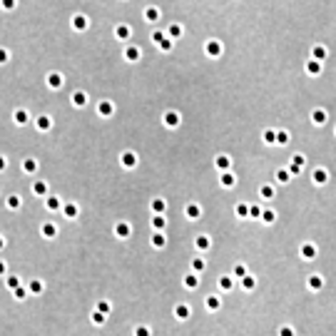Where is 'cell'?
Segmentation results:
<instances>
[{"instance_id":"cell-31","label":"cell","mask_w":336,"mask_h":336,"mask_svg":"<svg viewBox=\"0 0 336 336\" xmlns=\"http://www.w3.org/2000/svg\"><path fill=\"white\" fill-rule=\"evenodd\" d=\"M95 309H97V311H102V314H107V316H110V314H112V301H110V299H100V301H97V304H95Z\"/></svg>"},{"instance_id":"cell-6","label":"cell","mask_w":336,"mask_h":336,"mask_svg":"<svg viewBox=\"0 0 336 336\" xmlns=\"http://www.w3.org/2000/svg\"><path fill=\"white\" fill-rule=\"evenodd\" d=\"M134 35V28L130 23H120V25H115V38L117 40H122V43H130Z\"/></svg>"},{"instance_id":"cell-16","label":"cell","mask_w":336,"mask_h":336,"mask_svg":"<svg viewBox=\"0 0 336 336\" xmlns=\"http://www.w3.org/2000/svg\"><path fill=\"white\" fill-rule=\"evenodd\" d=\"M214 167H217L219 172H229V170H232V157H229L227 152H219V154L214 157Z\"/></svg>"},{"instance_id":"cell-37","label":"cell","mask_w":336,"mask_h":336,"mask_svg":"<svg viewBox=\"0 0 336 336\" xmlns=\"http://www.w3.org/2000/svg\"><path fill=\"white\" fill-rule=\"evenodd\" d=\"M279 336H296V329L286 324V326H281V329H279Z\"/></svg>"},{"instance_id":"cell-15","label":"cell","mask_w":336,"mask_h":336,"mask_svg":"<svg viewBox=\"0 0 336 336\" xmlns=\"http://www.w3.org/2000/svg\"><path fill=\"white\" fill-rule=\"evenodd\" d=\"M60 214H63L65 219H77V217H80V204H77V202H63Z\"/></svg>"},{"instance_id":"cell-22","label":"cell","mask_w":336,"mask_h":336,"mask_svg":"<svg viewBox=\"0 0 336 336\" xmlns=\"http://www.w3.org/2000/svg\"><path fill=\"white\" fill-rule=\"evenodd\" d=\"M324 286H326L324 274H311V276H309V289H311V291H321Z\"/></svg>"},{"instance_id":"cell-18","label":"cell","mask_w":336,"mask_h":336,"mask_svg":"<svg viewBox=\"0 0 336 336\" xmlns=\"http://www.w3.org/2000/svg\"><path fill=\"white\" fill-rule=\"evenodd\" d=\"M200 274H197V271H187V274H185V289H187V291H195V289H200Z\"/></svg>"},{"instance_id":"cell-7","label":"cell","mask_w":336,"mask_h":336,"mask_svg":"<svg viewBox=\"0 0 336 336\" xmlns=\"http://www.w3.org/2000/svg\"><path fill=\"white\" fill-rule=\"evenodd\" d=\"M120 164H122L125 170H134V167L139 164V157H137V152H134V149H125V152L120 154Z\"/></svg>"},{"instance_id":"cell-26","label":"cell","mask_w":336,"mask_h":336,"mask_svg":"<svg viewBox=\"0 0 336 336\" xmlns=\"http://www.w3.org/2000/svg\"><path fill=\"white\" fill-rule=\"evenodd\" d=\"M167 224H170L167 214H152V229H157V232H164V229H167Z\"/></svg>"},{"instance_id":"cell-17","label":"cell","mask_w":336,"mask_h":336,"mask_svg":"<svg viewBox=\"0 0 336 336\" xmlns=\"http://www.w3.org/2000/svg\"><path fill=\"white\" fill-rule=\"evenodd\" d=\"M112 232H115L120 239H130V237H132V232H134V227L130 224V222H117Z\"/></svg>"},{"instance_id":"cell-28","label":"cell","mask_w":336,"mask_h":336,"mask_svg":"<svg viewBox=\"0 0 336 336\" xmlns=\"http://www.w3.org/2000/svg\"><path fill=\"white\" fill-rule=\"evenodd\" d=\"M149 209H152V214H164V212H167V200L154 197V200L149 202Z\"/></svg>"},{"instance_id":"cell-29","label":"cell","mask_w":336,"mask_h":336,"mask_svg":"<svg viewBox=\"0 0 336 336\" xmlns=\"http://www.w3.org/2000/svg\"><path fill=\"white\" fill-rule=\"evenodd\" d=\"M239 289H242V291H254V289H257V276L247 274V276L239 281Z\"/></svg>"},{"instance_id":"cell-12","label":"cell","mask_w":336,"mask_h":336,"mask_svg":"<svg viewBox=\"0 0 336 336\" xmlns=\"http://www.w3.org/2000/svg\"><path fill=\"white\" fill-rule=\"evenodd\" d=\"M70 100H72L75 107H87V105H90V95H87L85 90H72V92H70Z\"/></svg>"},{"instance_id":"cell-13","label":"cell","mask_w":336,"mask_h":336,"mask_svg":"<svg viewBox=\"0 0 336 336\" xmlns=\"http://www.w3.org/2000/svg\"><path fill=\"white\" fill-rule=\"evenodd\" d=\"M222 304H224V296L217 291V294H209L207 299H204V306H207V311H219L222 309Z\"/></svg>"},{"instance_id":"cell-10","label":"cell","mask_w":336,"mask_h":336,"mask_svg":"<svg viewBox=\"0 0 336 336\" xmlns=\"http://www.w3.org/2000/svg\"><path fill=\"white\" fill-rule=\"evenodd\" d=\"M164 125L172 127V130L180 127V125H182V112H180V110H172V107L164 110Z\"/></svg>"},{"instance_id":"cell-11","label":"cell","mask_w":336,"mask_h":336,"mask_svg":"<svg viewBox=\"0 0 336 336\" xmlns=\"http://www.w3.org/2000/svg\"><path fill=\"white\" fill-rule=\"evenodd\" d=\"M239 286V281L232 276V274H224L222 279H219V294H229V291H234Z\"/></svg>"},{"instance_id":"cell-24","label":"cell","mask_w":336,"mask_h":336,"mask_svg":"<svg viewBox=\"0 0 336 336\" xmlns=\"http://www.w3.org/2000/svg\"><path fill=\"white\" fill-rule=\"evenodd\" d=\"M185 217H187V219H192V222H195V219H200V217H202V207L197 204V202H190V204L185 207Z\"/></svg>"},{"instance_id":"cell-1","label":"cell","mask_w":336,"mask_h":336,"mask_svg":"<svg viewBox=\"0 0 336 336\" xmlns=\"http://www.w3.org/2000/svg\"><path fill=\"white\" fill-rule=\"evenodd\" d=\"M70 25H72V30H77V33H87V30H90V25H92V20H90V15H87V13L77 10V13H72V15H70Z\"/></svg>"},{"instance_id":"cell-20","label":"cell","mask_w":336,"mask_h":336,"mask_svg":"<svg viewBox=\"0 0 336 336\" xmlns=\"http://www.w3.org/2000/svg\"><path fill=\"white\" fill-rule=\"evenodd\" d=\"M219 182H222L224 190H234V187H237V175H234L232 170H229V172H222V175H219Z\"/></svg>"},{"instance_id":"cell-14","label":"cell","mask_w":336,"mask_h":336,"mask_svg":"<svg viewBox=\"0 0 336 336\" xmlns=\"http://www.w3.org/2000/svg\"><path fill=\"white\" fill-rule=\"evenodd\" d=\"M192 314H195V311H192V306H190L187 301H182V304L175 306V316H177V321H190Z\"/></svg>"},{"instance_id":"cell-27","label":"cell","mask_w":336,"mask_h":336,"mask_svg":"<svg viewBox=\"0 0 336 336\" xmlns=\"http://www.w3.org/2000/svg\"><path fill=\"white\" fill-rule=\"evenodd\" d=\"M90 324H92V326H105V324H107V314L92 309V311H90Z\"/></svg>"},{"instance_id":"cell-5","label":"cell","mask_w":336,"mask_h":336,"mask_svg":"<svg viewBox=\"0 0 336 336\" xmlns=\"http://www.w3.org/2000/svg\"><path fill=\"white\" fill-rule=\"evenodd\" d=\"M45 82H48L53 90H63V87H65V75H63L60 70H50V72L45 75Z\"/></svg>"},{"instance_id":"cell-4","label":"cell","mask_w":336,"mask_h":336,"mask_svg":"<svg viewBox=\"0 0 336 336\" xmlns=\"http://www.w3.org/2000/svg\"><path fill=\"white\" fill-rule=\"evenodd\" d=\"M142 15H144V20H147L149 25H159V23H162V10H159L157 5H144V8H142Z\"/></svg>"},{"instance_id":"cell-36","label":"cell","mask_w":336,"mask_h":336,"mask_svg":"<svg viewBox=\"0 0 336 336\" xmlns=\"http://www.w3.org/2000/svg\"><path fill=\"white\" fill-rule=\"evenodd\" d=\"M132 336H152V329L142 324V326H137V329H134V334H132Z\"/></svg>"},{"instance_id":"cell-9","label":"cell","mask_w":336,"mask_h":336,"mask_svg":"<svg viewBox=\"0 0 336 336\" xmlns=\"http://www.w3.org/2000/svg\"><path fill=\"white\" fill-rule=\"evenodd\" d=\"M212 249V237L209 234H197L195 237V252L197 254H207Z\"/></svg>"},{"instance_id":"cell-32","label":"cell","mask_w":336,"mask_h":336,"mask_svg":"<svg viewBox=\"0 0 336 336\" xmlns=\"http://www.w3.org/2000/svg\"><path fill=\"white\" fill-rule=\"evenodd\" d=\"M259 195H262V200H274L276 197V185H264L259 190Z\"/></svg>"},{"instance_id":"cell-3","label":"cell","mask_w":336,"mask_h":336,"mask_svg":"<svg viewBox=\"0 0 336 336\" xmlns=\"http://www.w3.org/2000/svg\"><path fill=\"white\" fill-rule=\"evenodd\" d=\"M162 28H164L167 38H172V40H182L185 33H187V28L182 23H162Z\"/></svg>"},{"instance_id":"cell-21","label":"cell","mask_w":336,"mask_h":336,"mask_svg":"<svg viewBox=\"0 0 336 336\" xmlns=\"http://www.w3.org/2000/svg\"><path fill=\"white\" fill-rule=\"evenodd\" d=\"M301 257H304V259H309V262H311V259H316V257H319V247H316L314 242H306V244L301 247Z\"/></svg>"},{"instance_id":"cell-34","label":"cell","mask_w":336,"mask_h":336,"mask_svg":"<svg viewBox=\"0 0 336 336\" xmlns=\"http://www.w3.org/2000/svg\"><path fill=\"white\" fill-rule=\"evenodd\" d=\"M247 274H249V269L244 267V264H237V267L232 269V276H234V279H237V281H242V279H244V276H247Z\"/></svg>"},{"instance_id":"cell-25","label":"cell","mask_w":336,"mask_h":336,"mask_svg":"<svg viewBox=\"0 0 336 336\" xmlns=\"http://www.w3.org/2000/svg\"><path fill=\"white\" fill-rule=\"evenodd\" d=\"M311 58L326 63V60H329V48H326V45H314V48H311Z\"/></svg>"},{"instance_id":"cell-35","label":"cell","mask_w":336,"mask_h":336,"mask_svg":"<svg viewBox=\"0 0 336 336\" xmlns=\"http://www.w3.org/2000/svg\"><path fill=\"white\" fill-rule=\"evenodd\" d=\"M237 217H242V219H247V217H249V204H247V202L237 204Z\"/></svg>"},{"instance_id":"cell-23","label":"cell","mask_w":336,"mask_h":336,"mask_svg":"<svg viewBox=\"0 0 336 336\" xmlns=\"http://www.w3.org/2000/svg\"><path fill=\"white\" fill-rule=\"evenodd\" d=\"M190 267H192V271H197V274H204L207 271V257L204 254H195Z\"/></svg>"},{"instance_id":"cell-30","label":"cell","mask_w":336,"mask_h":336,"mask_svg":"<svg viewBox=\"0 0 336 336\" xmlns=\"http://www.w3.org/2000/svg\"><path fill=\"white\" fill-rule=\"evenodd\" d=\"M276 217H279V214H276V209H274L271 204H267V207H264V214H262V222L274 224V222H276Z\"/></svg>"},{"instance_id":"cell-2","label":"cell","mask_w":336,"mask_h":336,"mask_svg":"<svg viewBox=\"0 0 336 336\" xmlns=\"http://www.w3.org/2000/svg\"><path fill=\"white\" fill-rule=\"evenodd\" d=\"M204 55H207V58H212V60L222 58V55H224V43H222V40H217V38H209V40L204 43Z\"/></svg>"},{"instance_id":"cell-19","label":"cell","mask_w":336,"mask_h":336,"mask_svg":"<svg viewBox=\"0 0 336 336\" xmlns=\"http://www.w3.org/2000/svg\"><path fill=\"white\" fill-rule=\"evenodd\" d=\"M95 107H97V112H100L102 117H112V115H115V105H112V100H100Z\"/></svg>"},{"instance_id":"cell-33","label":"cell","mask_w":336,"mask_h":336,"mask_svg":"<svg viewBox=\"0 0 336 336\" xmlns=\"http://www.w3.org/2000/svg\"><path fill=\"white\" fill-rule=\"evenodd\" d=\"M264 214V204H249V217L252 219H262Z\"/></svg>"},{"instance_id":"cell-8","label":"cell","mask_w":336,"mask_h":336,"mask_svg":"<svg viewBox=\"0 0 336 336\" xmlns=\"http://www.w3.org/2000/svg\"><path fill=\"white\" fill-rule=\"evenodd\" d=\"M149 244L154 247V249H167V244H170V237H167V232H152L149 234Z\"/></svg>"}]
</instances>
